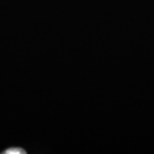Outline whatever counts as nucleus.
<instances>
[{"label":"nucleus","instance_id":"nucleus-1","mask_svg":"<svg viewBox=\"0 0 154 154\" xmlns=\"http://www.w3.org/2000/svg\"><path fill=\"white\" fill-rule=\"evenodd\" d=\"M4 153L5 154H25L26 151L20 148H10V149L6 150Z\"/></svg>","mask_w":154,"mask_h":154}]
</instances>
